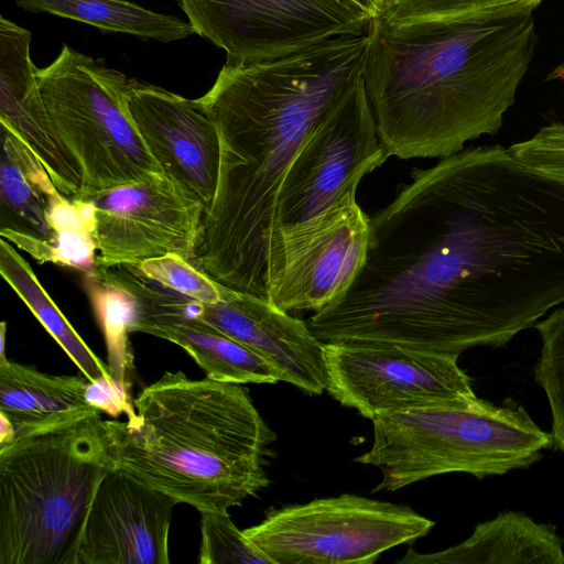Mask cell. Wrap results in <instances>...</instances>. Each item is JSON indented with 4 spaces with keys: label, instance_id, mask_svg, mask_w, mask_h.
<instances>
[{
    "label": "cell",
    "instance_id": "4fadbf2b",
    "mask_svg": "<svg viewBox=\"0 0 564 564\" xmlns=\"http://www.w3.org/2000/svg\"><path fill=\"white\" fill-rule=\"evenodd\" d=\"M0 126L1 237L39 262L95 264V246L80 206L58 191L21 138Z\"/></svg>",
    "mask_w": 564,
    "mask_h": 564
},
{
    "label": "cell",
    "instance_id": "52a82bcc",
    "mask_svg": "<svg viewBox=\"0 0 564 564\" xmlns=\"http://www.w3.org/2000/svg\"><path fill=\"white\" fill-rule=\"evenodd\" d=\"M434 524L406 506L344 494L268 510L243 533L274 564H371Z\"/></svg>",
    "mask_w": 564,
    "mask_h": 564
},
{
    "label": "cell",
    "instance_id": "44dd1931",
    "mask_svg": "<svg viewBox=\"0 0 564 564\" xmlns=\"http://www.w3.org/2000/svg\"><path fill=\"white\" fill-rule=\"evenodd\" d=\"M34 13L45 12L86 23L102 32L123 33L163 43L195 34L188 22L127 0H14Z\"/></svg>",
    "mask_w": 564,
    "mask_h": 564
},
{
    "label": "cell",
    "instance_id": "5bb4252c",
    "mask_svg": "<svg viewBox=\"0 0 564 564\" xmlns=\"http://www.w3.org/2000/svg\"><path fill=\"white\" fill-rule=\"evenodd\" d=\"M127 109L163 174L207 212L218 182L220 142L198 99L131 78Z\"/></svg>",
    "mask_w": 564,
    "mask_h": 564
},
{
    "label": "cell",
    "instance_id": "cb8c5ba5",
    "mask_svg": "<svg viewBox=\"0 0 564 564\" xmlns=\"http://www.w3.org/2000/svg\"><path fill=\"white\" fill-rule=\"evenodd\" d=\"M541 338L540 356L533 369L551 412L553 447L564 453V304L535 324Z\"/></svg>",
    "mask_w": 564,
    "mask_h": 564
},
{
    "label": "cell",
    "instance_id": "6da1fadb",
    "mask_svg": "<svg viewBox=\"0 0 564 564\" xmlns=\"http://www.w3.org/2000/svg\"><path fill=\"white\" fill-rule=\"evenodd\" d=\"M364 68L365 50L350 36L221 67L197 98L220 142L198 269L227 288L267 297L265 259L280 185L302 142Z\"/></svg>",
    "mask_w": 564,
    "mask_h": 564
},
{
    "label": "cell",
    "instance_id": "3957f363",
    "mask_svg": "<svg viewBox=\"0 0 564 564\" xmlns=\"http://www.w3.org/2000/svg\"><path fill=\"white\" fill-rule=\"evenodd\" d=\"M137 415L104 421L117 467L200 513L228 512L269 482L275 438L239 383L164 372L134 400Z\"/></svg>",
    "mask_w": 564,
    "mask_h": 564
},
{
    "label": "cell",
    "instance_id": "484cf974",
    "mask_svg": "<svg viewBox=\"0 0 564 564\" xmlns=\"http://www.w3.org/2000/svg\"><path fill=\"white\" fill-rule=\"evenodd\" d=\"M93 296L105 333L110 375L130 390L133 354L127 336L128 305L119 293L97 282Z\"/></svg>",
    "mask_w": 564,
    "mask_h": 564
},
{
    "label": "cell",
    "instance_id": "7402d4cb",
    "mask_svg": "<svg viewBox=\"0 0 564 564\" xmlns=\"http://www.w3.org/2000/svg\"><path fill=\"white\" fill-rule=\"evenodd\" d=\"M0 273L89 381L112 378L108 365L89 349L44 290L30 264L3 238L0 240Z\"/></svg>",
    "mask_w": 564,
    "mask_h": 564
},
{
    "label": "cell",
    "instance_id": "1f68e13d",
    "mask_svg": "<svg viewBox=\"0 0 564 564\" xmlns=\"http://www.w3.org/2000/svg\"><path fill=\"white\" fill-rule=\"evenodd\" d=\"M6 328H7L6 322H2L1 323V330H0V344H1L0 360L7 359L6 358V350H4V347H6Z\"/></svg>",
    "mask_w": 564,
    "mask_h": 564
},
{
    "label": "cell",
    "instance_id": "e0dca14e",
    "mask_svg": "<svg viewBox=\"0 0 564 564\" xmlns=\"http://www.w3.org/2000/svg\"><path fill=\"white\" fill-rule=\"evenodd\" d=\"M30 44L29 30L0 18V124L14 131L32 150L63 195L77 200L82 175L45 109Z\"/></svg>",
    "mask_w": 564,
    "mask_h": 564
},
{
    "label": "cell",
    "instance_id": "5b68a950",
    "mask_svg": "<svg viewBox=\"0 0 564 564\" xmlns=\"http://www.w3.org/2000/svg\"><path fill=\"white\" fill-rule=\"evenodd\" d=\"M371 421V448L355 462L381 470L376 492L448 473L501 476L529 468L553 447L551 432L510 398L501 404L478 398L464 406L389 411Z\"/></svg>",
    "mask_w": 564,
    "mask_h": 564
},
{
    "label": "cell",
    "instance_id": "8fae6325",
    "mask_svg": "<svg viewBox=\"0 0 564 564\" xmlns=\"http://www.w3.org/2000/svg\"><path fill=\"white\" fill-rule=\"evenodd\" d=\"M195 34L226 52V64L295 53L330 39L368 33L349 0H175Z\"/></svg>",
    "mask_w": 564,
    "mask_h": 564
},
{
    "label": "cell",
    "instance_id": "d6986e66",
    "mask_svg": "<svg viewBox=\"0 0 564 564\" xmlns=\"http://www.w3.org/2000/svg\"><path fill=\"white\" fill-rule=\"evenodd\" d=\"M88 381L0 360V413L12 423L14 438L67 427L100 412L86 399Z\"/></svg>",
    "mask_w": 564,
    "mask_h": 564
},
{
    "label": "cell",
    "instance_id": "30bf717a",
    "mask_svg": "<svg viewBox=\"0 0 564 564\" xmlns=\"http://www.w3.org/2000/svg\"><path fill=\"white\" fill-rule=\"evenodd\" d=\"M389 156L361 76L296 151L279 188L273 230L323 212L348 191L357 189L362 177Z\"/></svg>",
    "mask_w": 564,
    "mask_h": 564
},
{
    "label": "cell",
    "instance_id": "9c48e42d",
    "mask_svg": "<svg viewBox=\"0 0 564 564\" xmlns=\"http://www.w3.org/2000/svg\"><path fill=\"white\" fill-rule=\"evenodd\" d=\"M327 392L372 420L406 409L464 406L478 400L458 356L388 343H324Z\"/></svg>",
    "mask_w": 564,
    "mask_h": 564
},
{
    "label": "cell",
    "instance_id": "4dcf8cb0",
    "mask_svg": "<svg viewBox=\"0 0 564 564\" xmlns=\"http://www.w3.org/2000/svg\"><path fill=\"white\" fill-rule=\"evenodd\" d=\"M0 445L11 442L14 438L12 423L0 413Z\"/></svg>",
    "mask_w": 564,
    "mask_h": 564
},
{
    "label": "cell",
    "instance_id": "8992f818",
    "mask_svg": "<svg viewBox=\"0 0 564 564\" xmlns=\"http://www.w3.org/2000/svg\"><path fill=\"white\" fill-rule=\"evenodd\" d=\"M42 100L82 175L77 203L110 188L163 173L127 109L131 78L64 44L36 68Z\"/></svg>",
    "mask_w": 564,
    "mask_h": 564
},
{
    "label": "cell",
    "instance_id": "ac0fdd59",
    "mask_svg": "<svg viewBox=\"0 0 564 564\" xmlns=\"http://www.w3.org/2000/svg\"><path fill=\"white\" fill-rule=\"evenodd\" d=\"M128 332L170 340L187 351L206 377L231 383H275L280 372L262 357L183 310L182 295L158 296L133 303Z\"/></svg>",
    "mask_w": 564,
    "mask_h": 564
},
{
    "label": "cell",
    "instance_id": "603a6c76",
    "mask_svg": "<svg viewBox=\"0 0 564 564\" xmlns=\"http://www.w3.org/2000/svg\"><path fill=\"white\" fill-rule=\"evenodd\" d=\"M542 0H386L381 25L391 32L469 17L534 9Z\"/></svg>",
    "mask_w": 564,
    "mask_h": 564
},
{
    "label": "cell",
    "instance_id": "9a60e30c",
    "mask_svg": "<svg viewBox=\"0 0 564 564\" xmlns=\"http://www.w3.org/2000/svg\"><path fill=\"white\" fill-rule=\"evenodd\" d=\"M174 498L116 468L100 482L76 564H169Z\"/></svg>",
    "mask_w": 564,
    "mask_h": 564
},
{
    "label": "cell",
    "instance_id": "f546056e",
    "mask_svg": "<svg viewBox=\"0 0 564 564\" xmlns=\"http://www.w3.org/2000/svg\"><path fill=\"white\" fill-rule=\"evenodd\" d=\"M359 8L370 20L380 18L386 0H349Z\"/></svg>",
    "mask_w": 564,
    "mask_h": 564
},
{
    "label": "cell",
    "instance_id": "ffe728a7",
    "mask_svg": "<svg viewBox=\"0 0 564 564\" xmlns=\"http://www.w3.org/2000/svg\"><path fill=\"white\" fill-rule=\"evenodd\" d=\"M398 564H564L556 528L523 512L502 511L479 522L471 535L446 550L420 554L409 547Z\"/></svg>",
    "mask_w": 564,
    "mask_h": 564
},
{
    "label": "cell",
    "instance_id": "277c9868",
    "mask_svg": "<svg viewBox=\"0 0 564 564\" xmlns=\"http://www.w3.org/2000/svg\"><path fill=\"white\" fill-rule=\"evenodd\" d=\"M99 413L0 445V564H76L96 491L118 468Z\"/></svg>",
    "mask_w": 564,
    "mask_h": 564
},
{
    "label": "cell",
    "instance_id": "d4e9b609",
    "mask_svg": "<svg viewBox=\"0 0 564 564\" xmlns=\"http://www.w3.org/2000/svg\"><path fill=\"white\" fill-rule=\"evenodd\" d=\"M200 514V564H274L234 524L228 512Z\"/></svg>",
    "mask_w": 564,
    "mask_h": 564
},
{
    "label": "cell",
    "instance_id": "d6a6232c",
    "mask_svg": "<svg viewBox=\"0 0 564 564\" xmlns=\"http://www.w3.org/2000/svg\"><path fill=\"white\" fill-rule=\"evenodd\" d=\"M562 72H563V78H564V67H563V70H562Z\"/></svg>",
    "mask_w": 564,
    "mask_h": 564
},
{
    "label": "cell",
    "instance_id": "7c38bea8",
    "mask_svg": "<svg viewBox=\"0 0 564 564\" xmlns=\"http://www.w3.org/2000/svg\"><path fill=\"white\" fill-rule=\"evenodd\" d=\"M77 204L95 246L96 268L138 265L171 253L196 257L206 209L163 173Z\"/></svg>",
    "mask_w": 564,
    "mask_h": 564
},
{
    "label": "cell",
    "instance_id": "83f0119b",
    "mask_svg": "<svg viewBox=\"0 0 564 564\" xmlns=\"http://www.w3.org/2000/svg\"><path fill=\"white\" fill-rule=\"evenodd\" d=\"M508 149L527 169L564 185V123L545 126Z\"/></svg>",
    "mask_w": 564,
    "mask_h": 564
},
{
    "label": "cell",
    "instance_id": "4316f807",
    "mask_svg": "<svg viewBox=\"0 0 564 564\" xmlns=\"http://www.w3.org/2000/svg\"><path fill=\"white\" fill-rule=\"evenodd\" d=\"M153 282L203 303L220 299V283L178 254H165L137 265Z\"/></svg>",
    "mask_w": 564,
    "mask_h": 564
},
{
    "label": "cell",
    "instance_id": "2e32d148",
    "mask_svg": "<svg viewBox=\"0 0 564 564\" xmlns=\"http://www.w3.org/2000/svg\"><path fill=\"white\" fill-rule=\"evenodd\" d=\"M192 315L246 346L281 375V381L308 394L327 388L324 343L306 322L295 318L267 297L220 284L214 303L192 301Z\"/></svg>",
    "mask_w": 564,
    "mask_h": 564
},
{
    "label": "cell",
    "instance_id": "ba28073f",
    "mask_svg": "<svg viewBox=\"0 0 564 564\" xmlns=\"http://www.w3.org/2000/svg\"><path fill=\"white\" fill-rule=\"evenodd\" d=\"M356 192L304 221L273 230L264 272L269 301L286 312H317L352 284L370 237V217Z\"/></svg>",
    "mask_w": 564,
    "mask_h": 564
},
{
    "label": "cell",
    "instance_id": "7a4b0ae2",
    "mask_svg": "<svg viewBox=\"0 0 564 564\" xmlns=\"http://www.w3.org/2000/svg\"><path fill=\"white\" fill-rule=\"evenodd\" d=\"M532 12H495L397 32L371 21L362 76L390 156L443 159L498 132L535 52Z\"/></svg>",
    "mask_w": 564,
    "mask_h": 564
},
{
    "label": "cell",
    "instance_id": "f1b7e54d",
    "mask_svg": "<svg viewBox=\"0 0 564 564\" xmlns=\"http://www.w3.org/2000/svg\"><path fill=\"white\" fill-rule=\"evenodd\" d=\"M129 391L113 378H101L88 381L86 399L100 412L113 417L124 413L128 420H132L137 412Z\"/></svg>",
    "mask_w": 564,
    "mask_h": 564
}]
</instances>
